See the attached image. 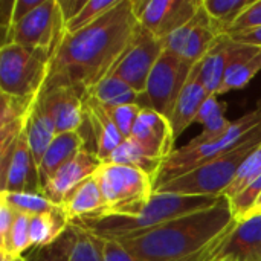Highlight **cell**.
I'll list each match as a JSON object with an SVG mask.
<instances>
[{"label":"cell","instance_id":"obj_40","mask_svg":"<svg viewBox=\"0 0 261 261\" xmlns=\"http://www.w3.org/2000/svg\"><path fill=\"white\" fill-rule=\"evenodd\" d=\"M228 37L232 41L261 49V26L260 28L246 29V31H240V32H234V34H228Z\"/></svg>","mask_w":261,"mask_h":261},{"label":"cell","instance_id":"obj_39","mask_svg":"<svg viewBox=\"0 0 261 261\" xmlns=\"http://www.w3.org/2000/svg\"><path fill=\"white\" fill-rule=\"evenodd\" d=\"M44 0H15L14 9H12V18H11V28H14L17 23H20L23 18H26L34 9H37ZM9 28V31H11Z\"/></svg>","mask_w":261,"mask_h":261},{"label":"cell","instance_id":"obj_38","mask_svg":"<svg viewBox=\"0 0 261 261\" xmlns=\"http://www.w3.org/2000/svg\"><path fill=\"white\" fill-rule=\"evenodd\" d=\"M222 110H226V102L219 101L216 95H211V96L203 102V106H202V109H200V112H199V115H197V118H196V122L205 125L213 116H216V115H217L219 112H222Z\"/></svg>","mask_w":261,"mask_h":261},{"label":"cell","instance_id":"obj_28","mask_svg":"<svg viewBox=\"0 0 261 261\" xmlns=\"http://www.w3.org/2000/svg\"><path fill=\"white\" fill-rule=\"evenodd\" d=\"M254 0H202L208 15L223 28V34L240 18Z\"/></svg>","mask_w":261,"mask_h":261},{"label":"cell","instance_id":"obj_16","mask_svg":"<svg viewBox=\"0 0 261 261\" xmlns=\"http://www.w3.org/2000/svg\"><path fill=\"white\" fill-rule=\"evenodd\" d=\"M38 102L52 118L57 135L80 130L83 124L84 93L73 87H54L41 90Z\"/></svg>","mask_w":261,"mask_h":261},{"label":"cell","instance_id":"obj_2","mask_svg":"<svg viewBox=\"0 0 261 261\" xmlns=\"http://www.w3.org/2000/svg\"><path fill=\"white\" fill-rule=\"evenodd\" d=\"M237 223L226 197L211 208L118 240L136 261H187L203 252Z\"/></svg>","mask_w":261,"mask_h":261},{"label":"cell","instance_id":"obj_36","mask_svg":"<svg viewBox=\"0 0 261 261\" xmlns=\"http://www.w3.org/2000/svg\"><path fill=\"white\" fill-rule=\"evenodd\" d=\"M14 220H15V211L6 202L0 200V252H5L8 248Z\"/></svg>","mask_w":261,"mask_h":261},{"label":"cell","instance_id":"obj_33","mask_svg":"<svg viewBox=\"0 0 261 261\" xmlns=\"http://www.w3.org/2000/svg\"><path fill=\"white\" fill-rule=\"evenodd\" d=\"M119 3V0H89L84 9L66 24V34H73L86 26L95 23L98 18H101L107 11L115 8Z\"/></svg>","mask_w":261,"mask_h":261},{"label":"cell","instance_id":"obj_11","mask_svg":"<svg viewBox=\"0 0 261 261\" xmlns=\"http://www.w3.org/2000/svg\"><path fill=\"white\" fill-rule=\"evenodd\" d=\"M164 43L139 24L136 38L112 73L139 93H145L148 76L164 52Z\"/></svg>","mask_w":261,"mask_h":261},{"label":"cell","instance_id":"obj_43","mask_svg":"<svg viewBox=\"0 0 261 261\" xmlns=\"http://www.w3.org/2000/svg\"><path fill=\"white\" fill-rule=\"evenodd\" d=\"M2 261H26V257L20 255V257H12V255H0Z\"/></svg>","mask_w":261,"mask_h":261},{"label":"cell","instance_id":"obj_23","mask_svg":"<svg viewBox=\"0 0 261 261\" xmlns=\"http://www.w3.org/2000/svg\"><path fill=\"white\" fill-rule=\"evenodd\" d=\"M194 66L199 72L203 87L210 95L217 96L228 69V35H222L213 49Z\"/></svg>","mask_w":261,"mask_h":261},{"label":"cell","instance_id":"obj_3","mask_svg":"<svg viewBox=\"0 0 261 261\" xmlns=\"http://www.w3.org/2000/svg\"><path fill=\"white\" fill-rule=\"evenodd\" d=\"M220 197H200V196H179L154 193L148 205L141 214L132 217L106 216V217H84L72 222L70 225L84 229L99 239H121L154 229L167 222L179 217L208 210L214 206Z\"/></svg>","mask_w":261,"mask_h":261},{"label":"cell","instance_id":"obj_12","mask_svg":"<svg viewBox=\"0 0 261 261\" xmlns=\"http://www.w3.org/2000/svg\"><path fill=\"white\" fill-rule=\"evenodd\" d=\"M83 124H86L89 128L86 150L95 153L102 164L107 162L115 150L125 141L113 122L109 109L89 95H84Z\"/></svg>","mask_w":261,"mask_h":261},{"label":"cell","instance_id":"obj_32","mask_svg":"<svg viewBox=\"0 0 261 261\" xmlns=\"http://www.w3.org/2000/svg\"><path fill=\"white\" fill-rule=\"evenodd\" d=\"M73 228L76 231V243L69 261H102L104 240L84 229H80L76 226Z\"/></svg>","mask_w":261,"mask_h":261},{"label":"cell","instance_id":"obj_1","mask_svg":"<svg viewBox=\"0 0 261 261\" xmlns=\"http://www.w3.org/2000/svg\"><path fill=\"white\" fill-rule=\"evenodd\" d=\"M138 29L133 2L119 0L95 23L78 32L64 34L52 55L43 90L73 87L86 95L115 72L133 44Z\"/></svg>","mask_w":261,"mask_h":261},{"label":"cell","instance_id":"obj_10","mask_svg":"<svg viewBox=\"0 0 261 261\" xmlns=\"http://www.w3.org/2000/svg\"><path fill=\"white\" fill-rule=\"evenodd\" d=\"M139 24L158 40H165L188 24L199 12L202 0H132Z\"/></svg>","mask_w":261,"mask_h":261},{"label":"cell","instance_id":"obj_14","mask_svg":"<svg viewBox=\"0 0 261 261\" xmlns=\"http://www.w3.org/2000/svg\"><path fill=\"white\" fill-rule=\"evenodd\" d=\"M37 99L0 93V179L6 174L15 142L26 130Z\"/></svg>","mask_w":261,"mask_h":261},{"label":"cell","instance_id":"obj_41","mask_svg":"<svg viewBox=\"0 0 261 261\" xmlns=\"http://www.w3.org/2000/svg\"><path fill=\"white\" fill-rule=\"evenodd\" d=\"M57 2H58L60 11L63 14V18L67 24L84 9V6L87 5L89 0H57Z\"/></svg>","mask_w":261,"mask_h":261},{"label":"cell","instance_id":"obj_6","mask_svg":"<svg viewBox=\"0 0 261 261\" xmlns=\"http://www.w3.org/2000/svg\"><path fill=\"white\" fill-rule=\"evenodd\" d=\"M52 52L28 49L18 44H2L0 49V92L17 98H38L43 90Z\"/></svg>","mask_w":261,"mask_h":261},{"label":"cell","instance_id":"obj_24","mask_svg":"<svg viewBox=\"0 0 261 261\" xmlns=\"http://www.w3.org/2000/svg\"><path fill=\"white\" fill-rule=\"evenodd\" d=\"M26 136L29 142V148L34 158V162L38 168L44 153L47 151L49 145L57 136L55 124L52 118L46 113V110L40 106L38 99L35 101V106L32 109L31 118L26 125Z\"/></svg>","mask_w":261,"mask_h":261},{"label":"cell","instance_id":"obj_8","mask_svg":"<svg viewBox=\"0 0 261 261\" xmlns=\"http://www.w3.org/2000/svg\"><path fill=\"white\" fill-rule=\"evenodd\" d=\"M66 34V21L57 0H44L5 35L3 44L55 52Z\"/></svg>","mask_w":261,"mask_h":261},{"label":"cell","instance_id":"obj_31","mask_svg":"<svg viewBox=\"0 0 261 261\" xmlns=\"http://www.w3.org/2000/svg\"><path fill=\"white\" fill-rule=\"evenodd\" d=\"M29 248H32V243H31V216L15 213V220H14V225L11 229L8 248L5 252H0V255L20 257Z\"/></svg>","mask_w":261,"mask_h":261},{"label":"cell","instance_id":"obj_5","mask_svg":"<svg viewBox=\"0 0 261 261\" xmlns=\"http://www.w3.org/2000/svg\"><path fill=\"white\" fill-rule=\"evenodd\" d=\"M93 176L104 200L102 211L95 217L138 216L154 194L153 177L135 167L106 162Z\"/></svg>","mask_w":261,"mask_h":261},{"label":"cell","instance_id":"obj_7","mask_svg":"<svg viewBox=\"0 0 261 261\" xmlns=\"http://www.w3.org/2000/svg\"><path fill=\"white\" fill-rule=\"evenodd\" d=\"M261 127V110H254L237 121H232L229 132L219 141L199 147H182L174 150L161 165L154 177V191L170 180L187 174L188 171L210 162L243 142L255 128Z\"/></svg>","mask_w":261,"mask_h":261},{"label":"cell","instance_id":"obj_18","mask_svg":"<svg viewBox=\"0 0 261 261\" xmlns=\"http://www.w3.org/2000/svg\"><path fill=\"white\" fill-rule=\"evenodd\" d=\"M2 193H43L26 130L15 142L6 174L0 179Z\"/></svg>","mask_w":261,"mask_h":261},{"label":"cell","instance_id":"obj_4","mask_svg":"<svg viewBox=\"0 0 261 261\" xmlns=\"http://www.w3.org/2000/svg\"><path fill=\"white\" fill-rule=\"evenodd\" d=\"M260 144L261 127H258L234 148L188 171L187 174L170 180L154 193L220 197L236 179L243 162L260 147Z\"/></svg>","mask_w":261,"mask_h":261},{"label":"cell","instance_id":"obj_17","mask_svg":"<svg viewBox=\"0 0 261 261\" xmlns=\"http://www.w3.org/2000/svg\"><path fill=\"white\" fill-rule=\"evenodd\" d=\"M101 161L98 156L89 150H81L75 158L66 162L46 184L43 188V194L54 202L55 205H61L64 197L81 182L92 177L98 168L101 167Z\"/></svg>","mask_w":261,"mask_h":261},{"label":"cell","instance_id":"obj_37","mask_svg":"<svg viewBox=\"0 0 261 261\" xmlns=\"http://www.w3.org/2000/svg\"><path fill=\"white\" fill-rule=\"evenodd\" d=\"M102 261H136L132 254L115 239H102Z\"/></svg>","mask_w":261,"mask_h":261},{"label":"cell","instance_id":"obj_29","mask_svg":"<svg viewBox=\"0 0 261 261\" xmlns=\"http://www.w3.org/2000/svg\"><path fill=\"white\" fill-rule=\"evenodd\" d=\"M76 243V231L70 225L54 243L34 248L26 257V261H69L73 246Z\"/></svg>","mask_w":261,"mask_h":261},{"label":"cell","instance_id":"obj_25","mask_svg":"<svg viewBox=\"0 0 261 261\" xmlns=\"http://www.w3.org/2000/svg\"><path fill=\"white\" fill-rule=\"evenodd\" d=\"M70 222L61 206L38 216H31V243L32 248H41L54 243L67 228Z\"/></svg>","mask_w":261,"mask_h":261},{"label":"cell","instance_id":"obj_26","mask_svg":"<svg viewBox=\"0 0 261 261\" xmlns=\"http://www.w3.org/2000/svg\"><path fill=\"white\" fill-rule=\"evenodd\" d=\"M107 164H118V165H128V167L139 168V170L145 171L147 174H150L153 177V182H154V177H156V174L162 165L161 161L150 159L147 154H144V151L130 138L125 139L115 150V153L110 156Z\"/></svg>","mask_w":261,"mask_h":261},{"label":"cell","instance_id":"obj_34","mask_svg":"<svg viewBox=\"0 0 261 261\" xmlns=\"http://www.w3.org/2000/svg\"><path fill=\"white\" fill-rule=\"evenodd\" d=\"M109 113L113 119V122L116 124L118 130L121 132V135L128 139L132 136L133 127L139 118V113L142 112V107L136 106V104H127V106H118V107H107Z\"/></svg>","mask_w":261,"mask_h":261},{"label":"cell","instance_id":"obj_9","mask_svg":"<svg viewBox=\"0 0 261 261\" xmlns=\"http://www.w3.org/2000/svg\"><path fill=\"white\" fill-rule=\"evenodd\" d=\"M191 69L193 64L185 61L182 57L164 50L147 81L145 93L150 109L170 119L176 101L188 81Z\"/></svg>","mask_w":261,"mask_h":261},{"label":"cell","instance_id":"obj_35","mask_svg":"<svg viewBox=\"0 0 261 261\" xmlns=\"http://www.w3.org/2000/svg\"><path fill=\"white\" fill-rule=\"evenodd\" d=\"M260 26L261 0H254V3L240 15V18L225 32V35L234 34V32H240V31H246V29H252V28H260Z\"/></svg>","mask_w":261,"mask_h":261},{"label":"cell","instance_id":"obj_30","mask_svg":"<svg viewBox=\"0 0 261 261\" xmlns=\"http://www.w3.org/2000/svg\"><path fill=\"white\" fill-rule=\"evenodd\" d=\"M258 177H261V144L260 147L243 162L236 179L223 193V197H226L228 200H232L242 191H245L251 184H254Z\"/></svg>","mask_w":261,"mask_h":261},{"label":"cell","instance_id":"obj_15","mask_svg":"<svg viewBox=\"0 0 261 261\" xmlns=\"http://www.w3.org/2000/svg\"><path fill=\"white\" fill-rule=\"evenodd\" d=\"M130 139L150 159L164 161L174 151V133L168 118L151 109H142Z\"/></svg>","mask_w":261,"mask_h":261},{"label":"cell","instance_id":"obj_27","mask_svg":"<svg viewBox=\"0 0 261 261\" xmlns=\"http://www.w3.org/2000/svg\"><path fill=\"white\" fill-rule=\"evenodd\" d=\"M0 200L6 202L15 213L26 216L46 214L58 206L43 193H0Z\"/></svg>","mask_w":261,"mask_h":261},{"label":"cell","instance_id":"obj_42","mask_svg":"<svg viewBox=\"0 0 261 261\" xmlns=\"http://www.w3.org/2000/svg\"><path fill=\"white\" fill-rule=\"evenodd\" d=\"M228 232V231H226ZM225 232V234H226ZM220 240V239H219ZM217 240V242H219ZM217 242H214L210 248H206L203 252H200V254H197V255H194V257H191L190 260L187 261H213V252H214V248H216V245H217Z\"/></svg>","mask_w":261,"mask_h":261},{"label":"cell","instance_id":"obj_22","mask_svg":"<svg viewBox=\"0 0 261 261\" xmlns=\"http://www.w3.org/2000/svg\"><path fill=\"white\" fill-rule=\"evenodd\" d=\"M86 95L95 98L106 107H118L127 104H136L142 109H150V102L147 93H139L132 89L122 80L110 75L98 83L95 87L86 92Z\"/></svg>","mask_w":261,"mask_h":261},{"label":"cell","instance_id":"obj_13","mask_svg":"<svg viewBox=\"0 0 261 261\" xmlns=\"http://www.w3.org/2000/svg\"><path fill=\"white\" fill-rule=\"evenodd\" d=\"M213 261H261V214L237 222L223 234Z\"/></svg>","mask_w":261,"mask_h":261},{"label":"cell","instance_id":"obj_21","mask_svg":"<svg viewBox=\"0 0 261 261\" xmlns=\"http://www.w3.org/2000/svg\"><path fill=\"white\" fill-rule=\"evenodd\" d=\"M60 206L70 223L84 217L98 216L104 208V200L95 176L86 179L78 187H75L64 197Z\"/></svg>","mask_w":261,"mask_h":261},{"label":"cell","instance_id":"obj_19","mask_svg":"<svg viewBox=\"0 0 261 261\" xmlns=\"http://www.w3.org/2000/svg\"><path fill=\"white\" fill-rule=\"evenodd\" d=\"M210 96L211 95L203 87V84L199 78V72H197L196 66H193L188 81H187L185 87L182 89V92L176 101L174 110L171 113V118H170L174 139H177L193 122H196V118H197L203 102Z\"/></svg>","mask_w":261,"mask_h":261},{"label":"cell","instance_id":"obj_20","mask_svg":"<svg viewBox=\"0 0 261 261\" xmlns=\"http://www.w3.org/2000/svg\"><path fill=\"white\" fill-rule=\"evenodd\" d=\"M81 150H84V141L78 132L57 135L38 165V179L41 190L52 179V176Z\"/></svg>","mask_w":261,"mask_h":261}]
</instances>
